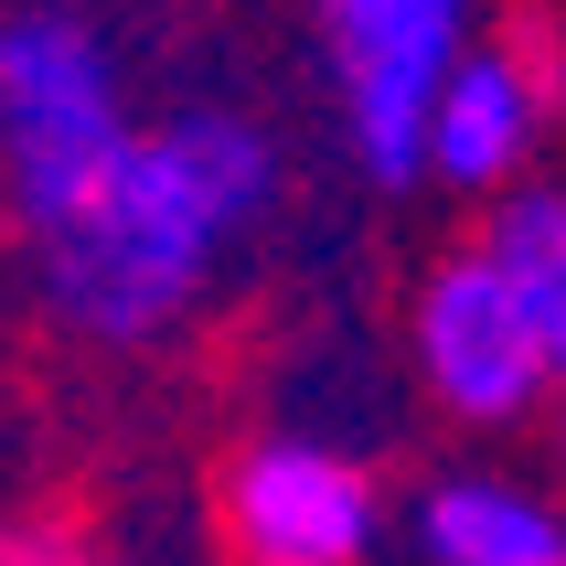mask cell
<instances>
[{"mask_svg": "<svg viewBox=\"0 0 566 566\" xmlns=\"http://www.w3.org/2000/svg\"><path fill=\"white\" fill-rule=\"evenodd\" d=\"M279 214V128L256 107H139L118 160L54 235H32V289L64 343L86 353H150L203 321L235 256Z\"/></svg>", "mask_w": 566, "mask_h": 566, "instance_id": "1", "label": "cell"}, {"mask_svg": "<svg viewBox=\"0 0 566 566\" xmlns=\"http://www.w3.org/2000/svg\"><path fill=\"white\" fill-rule=\"evenodd\" d=\"M128 128H139L128 54L96 11H75V0L0 11V214L22 247L54 235L96 192Z\"/></svg>", "mask_w": 566, "mask_h": 566, "instance_id": "2", "label": "cell"}, {"mask_svg": "<svg viewBox=\"0 0 566 566\" xmlns=\"http://www.w3.org/2000/svg\"><path fill=\"white\" fill-rule=\"evenodd\" d=\"M214 545L235 566H375L385 481L375 460L311 417H279L224 449L214 471Z\"/></svg>", "mask_w": 566, "mask_h": 566, "instance_id": "3", "label": "cell"}, {"mask_svg": "<svg viewBox=\"0 0 566 566\" xmlns=\"http://www.w3.org/2000/svg\"><path fill=\"white\" fill-rule=\"evenodd\" d=\"M407 375L417 396L460 428V439H513L556 407V364H545L535 321L513 311L503 268L481 256V235L439 247L407 289Z\"/></svg>", "mask_w": 566, "mask_h": 566, "instance_id": "4", "label": "cell"}, {"mask_svg": "<svg viewBox=\"0 0 566 566\" xmlns=\"http://www.w3.org/2000/svg\"><path fill=\"white\" fill-rule=\"evenodd\" d=\"M311 32H321V86H332L343 150L385 192H407L417 139H428V96L471 54L481 0H311Z\"/></svg>", "mask_w": 566, "mask_h": 566, "instance_id": "5", "label": "cell"}, {"mask_svg": "<svg viewBox=\"0 0 566 566\" xmlns=\"http://www.w3.org/2000/svg\"><path fill=\"white\" fill-rule=\"evenodd\" d=\"M556 54H535L524 32H471V54L449 64V86L428 96V139H417V182L460 192V203H492L503 182L545 171V139H556Z\"/></svg>", "mask_w": 566, "mask_h": 566, "instance_id": "6", "label": "cell"}, {"mask_svg": "<svg viewBox=\"0 0 566 566\" xmlns=\"http://www.w3.org/2000/svg\"><path fill=\"white\" fill-rule=\"evenodd\" d=\"M417 566H566V492L513 460H439L407 492Z\"/></svg>", "mask_w": 566, "mask_h": 566, "instance_id": "7", "label": "cell"}, {"mask_svg": "<svg viewBox=\"0 0 566 566\" xmlns=\"http://www.w3.org/2000/svg\"><path fill=\"white\" fill-rule=\"evenodd\" d=\"M481 256L503 268L513 311L535 321L545 364H556V396H566V182L556 171H524V182H503L492 203H481Z\"/></svg>", "mask_w": 566, "mask_h": 566, "instance_id": "8", "label": "cell"}, {"mask_svg": "<svg viewBox=\"0 0 566 566\" xmlns=\"http://www.w3.org/2000/svg\"><path fill=\"white\" fill-rule=\"evenodd\" d=\"M0 566H96V545L64 513H22V524H0Z\"/></svg>", "mask_w": 566, "mask_h": 566, "instance_id": "9", "label": "cell"}, {"mask_svg": "<svg viewBox=\"0 0 566 566\" xmlns=\"http://www.w3.org/2000/svg\"><path fill=\"white\" fill-rule=\"evenodd\" d=\"M556 492H566V396H556Z\"/></svg>", "mask_w": 566, "mask_h": 566, "instance_id": "10", "label": "cell"}]
</instances>
